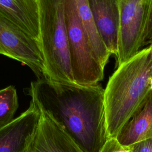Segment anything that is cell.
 I'll use <instances>...</instances> for the list:
<instances>
[{
	"label": "cell",
	"instance_id": "12",
	"mask_svg": "<svg viewBox=\"0 0 152 152\" xmlns=\"http://www.w3.org/2000/svg\"><path fill=\"white\" fill-rule=\"evenodd\" d=\"M78 13L96 59L104 68L111 54L97 29L87 0H75Z\"/></svg>",
	"mask_w": 152,
	"mask_h": 152
},
{
	"label": "cell",
	"instance_id": "11",
	"mask_svg": "<svg viewBox=\"0 0 152 152\" xmlns=\"http://www.w3.org/2000/svg\"><path fill=\"white\" fill-rule=\"evenodd\" d=\"M152 138V91L142 106L122 129L116 139L123 146H130Z\"/></svg>",
	"mask_w": 152,
	"mask_h": 152
},
{
	"label": "cell",
	"instance_id": "16",
	"mask_svg": "<svg viewBox=\"0 0 152 152\" xmlns=\"http://www.w3.org/2000/svg\"><path fill=\"white\" fill-rule=\"evenodd\" d=\"M152 42V1L151 5V9L148 18V21L147 23L145 35H144V45H150Z\"/></svg>",
	"mask_w": 152,
	"mask_h": 152
},
{
	"label": "cell",
	"instance_id": "18",
	"mask_svg": "<svg viewBox=\"0 0 152 152\" xmlns=\"http://www.w3.org/2000/svg\"><path fill=\"white\" fill-rule=\"evenodd\" d=\"M151 91H152V90H151Z\"/></svg>",
	"mask_w": 152,
	"mask_h": 152
},
{
	"label": "cell",
	"instance_id": "7",
	"mask_svg": "<svg viewBox=\"0 0 152 152\" xmlns=\"http://www.w3.org/2000/svg\"><path fill=\"white\" fill-rule=\"evenodd\" d=\"M40 112L29 107L0 129V152H26L39 122Z\"/></svg>",
	"mask_w": 152,
	"mask_h": 152
},
{
	"label": "cell",
	"instance_id": "4",
	"mask_svg": "<svg viewBox=\"0 0 152 152\" xmlns=\"http://www.w3.org/2000/svg\"><path fill=\"white\" fill-rule=\"evenodd\" d=\"M64 14L74 83L85 86L97 84L103 79L104 68L94 55L75 0H64Z\"/></svg>",
	"mask_w": 152,
	"mask_h": 152
},
{
	"label": "cell",
	"instance_id": "15",
	"mask_svg": "<svg viewBox=\"0 0 152 152\" xmlns=\"http://www.w3.org/2000/svg\"><path fill=\"white\" fill-rule=\"evenodd\" d=\"M132 152H152V138L130 145Z\"/></svg>",
	"mask_w": 152,
	"mask_h": 152
},
{
	"label": "cell",
	"instance_id": "5",
	"mask_svg": "<svg viewBox=\"0 0 152 152\" xmlns=\"http://www.w3.org/2000/svg\"><path fill=\"white\" fill-rule=\"evenodd\" d=\"M152 0H120L117 65L134 56L143 46Z\"/></svg>",
	"mask_w": 152,
	"mask_h": 152
},
{
	"label": "cell",
	"instance_id": "1",
	"mask_svg": "<svg viewBox=\"0 0 152 152\" xmlns=\"http://www.w3.org/2000/svg\"><path fill=\"white\" fill-rule=\"evenodd\" d=\"M99 84L80 86L44 78L28 89L30 105L55 122L84 152H100L109 139L104 103Z\"/></svg>",
	"mask_w": 152,
	"mask_h": 152
},
{
	"label": "cell",
	"instance_id": "6",
	"mask_svg": "<svg viewBox=\"0 0 152 152\" xmlns=\"http://www.w3.org/2000/svg\"><path fill=\"white\" fill-rule=\"evenodd\" d=\"M0 55L27 65L38 78H45L40 42L0 15Z\"/></svg>",
	"mask_w": 152,
	"mask_h": 152
},
{
	"label": "cell",
	"instance_id": "3",
	"mask_svg": "<svg viewBox=\"0 0 152 152\" xmlns=\"http://www.w3.org/2000/svg\"><path fill=\"white\" fill-rule=\"evenodd\" d=\"M45 78L74 83L64 14V0H37Z\"/></svg>",
	"mask_w": 152,
	"mask_h": 152
},
{
	"label": "cell",
	"instance_id": "10",
	"mask_svg": "<svg viewBox=\"0 0 152 152\" xmlns=\"http://www.w3.org/2000/svg\"><path fill=\"white\" fill-rule=\"evenodd\" d=\"M0 15L40 41L37 0H0Z\"/></svg>",
	"mask_w": 152,
	"mask_h": 152
},
{
	"label": "cell",
	"instance_id": "9",
	"mask_svg": "<svg viewBox=\"0 0 152 152\" xmlns=\"http://www.w3.org/2000/svg\"><path fill=\"white\" fill-rule=\"evenodd\" d=\"M98 32L111 55H117L120 0H87Z\"/></svg>",
	"mask_w": 152,
	"mask_h": 152
},
{
	"label": "cell",
	"instance_id": "13",
	"mask_svg": "<svg viewBox=\"0 0 152 152\" xmlns=\"http://www.w3.org/2000/svg\"><path fill=\"white\" fill-rule=\"evenodd\" d=\"M18 107L17 90L13 86L0 90V129L9 124Z\"/></svg>",
	"mask_w": 152,
	"mask_h": 152
},
{
	"label": "cell",
	"instance_id": "8",
	"mask_svg": "<svg viewBox=\"0 0 152 152\" xmlns=\"http://www.w3.org/2000/svg\"><path fill=\"white\" fill-rule=\"evenodd\" d=\"M40 113L37 128L26 152H84L55 122Z\"/></svg>",
	"mask_w": 152,
	"mask_h": 152
},
{
	"label": "cell",
	"instance_id": "17",
	"mask_svg": "<svg viewBox=\"0 0 152 152\" xmlns=\"http://www.w3.org/2000/svg\"><path fill=\"white\" fill-rule=\"evenodd\" d=\"M149 46L151 48V50H152V42L150 44V45H149Z\"/></svg>",
	"mask_w": 152,
	"mask_h": 152
},
{
	"label": "cell",
	"instance_id": "14",
	"mask_svg": "<svg viewBox=\"0 0 152 152\" xmlns=\"http://www.w3.org/2000/svg\"><path fill=\"white\" fill-rule=\"evenodd\" d=\"M100 152H132L130 146H123L116 138H109Z\"/></svg>",
	"mask_w": 152,
	"mask_h": 152
},
{
	"label": "cell",
	"instance_id": "2",
	"mask_svg": "<svg viewBox=\"0 0 152 152\" xmlns=\"http://www.w3.org/2000/svg\"><path fill=\"white\" fill-rule=\"evenodd\" d=\"M152 90V50L148 46L118 66L104 93L109 138L122 129L142 106Z\"/></svg>",
	"mask_w": 152,
	"mask_h": 152
}]
</instances>
